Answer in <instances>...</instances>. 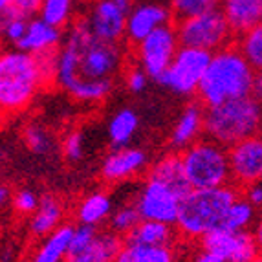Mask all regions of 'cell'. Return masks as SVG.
I'll return each mask as SVG.
<instances>
[{
	"label": "cell",
	"instance_id": "1",
	"mask_svg": "<svg viewBox=\"0 0 262 262\" xmlns=\"http://www.w3.org/2000/svg\"><path fill=\"white\" fill-rule=\"evenodd\" d=\"M121 62L119 42L97 39L79 18L57 48L55 83L75 99L99 103L112 92Z\"/></svg>",
	"mask_w": 262,
	"mask_h": 262
},
{
	"label": "cell",
	"instance_id": "2",
	"mask_svg": "<svg viewBox=\"0 0 262 262\" xmlns=\"http://www.w3.org/2000/svg\"><path fill=\"white\" fill-rule=\"evenodd\" d=\"M260 72L253 70L235 42L211 53L209 64L198 84V97L202 105L213 106L238 97L251 96L253 83Z\"/></svg>",
	"mask_w": 262,
	"mask_h": 262
},
{
	"label": "cell",
	"instance_id": "3",
	"mask_svg": "<svg viewBox=\"0 0 262 262\" xmlns=\"http://www.w3.org/2000/svg\"><path fill=\"white\" fill-rule=\"evenodd\" d=\"M241 196V189L233 184L211 189H189L180 198L174 226L189 238H202L206 233L219 229L233 202Z\"/></svg>",
	"mask_w": 262,
	"mask_h": 262
},
{
	"label": "cell",
	"instance_id": "4",
	"mask_svg": "<svg viewBox=\"0 0 262 262\" xmlns=\"http://www.w3.org/2000/svg\"><path fill=\"white\" fill-rule=\"evenodd\" d=\"M260 130V103L257 97L246 96L206 106L204 132L207 140L229 149L238 141L258 136Z\"/></svg>",
	"mask_w": 262,
	"mask_h": 262
},
{
	"label": "cell",
	"instance_id": "5",
	"mask_svg": "<svg viewBox=\"0 0 262 262\" xmlns=\"http://www.w3.org/2000/svg\"><path fill=\"white\" fill-rule=\"evenodd\" d=\"M37 57L22 50L0 52V110L18 112L35 99L44 86Z\"/></svg>",
	"mask_w": 262,
	"mask_h": 262
},
{
	"label": "cell",
	"instance_id": "6",
	"mask_svg": "<svg viewBox=\"0 0 262 262\" xmlns=\"http://www.w3.org/2000/svg\"><path fill=\"white\" fill-rule=\"evenodd\" d=\"M180 154L184 174L191 189H211L231 184L227 149L211 140H196Z\"/></svg>",
	"mask_w": 262,
	"mask_h": 262
},
{
	"label": "cell",
	"instance_id": "7",
	"mask_svg": "<svg viewBox=\"0 0 262 262\" xmlns=\"http://www.w3.org/2000/svg\"><path fill=\"white\" fill-rule=\"evenodd\" d=\"M174 30L180 46L198 48L209 53L219 52L235 40V35L227 26L220 9L180 18Z\"/></svg>",
	"mask_w": 262,
	"mask_h": 262
},
{
	"label": "cell",
	"instance_id": "8",
	"mask_svg": "<svg viewBox=\"0 0 262 262\" xmlns=\"http://www.w3.org/2000/svg\"><path fill=\"white\" fill-rule=\"evenodd\" d=\"M209 52L180 46L172 57V61H170L169 68L160 77L158 83L167 86L178 96H192V94H196L202 75L209 64Z\"/></svg>",
	"mask_w": 262,
	"mask_h": 262
},
{
	"label": "cell",
	"instance_id": "9",
	"mask_svg": "<svg viewBox=\"0 0 262 262\" xmlns=\"http://www.w3.org/2000/svg\"><path fill=\"white\" fill-rule=\"evenodd\" d=\"M200 241L204 251L213 253L222 262H260V238L248 229L227 231L219 227L206 233Z\"/></svg>",
	"mask_w": 262,
	"mask_h": 262
},
{
	"label": "cell",
	"instance_id": "10",
	"mask_svg": "<svg viewBox=\"0 0 262 262\" xmlns=\"http://www.w3.org/2000/svg\"><path fill=\"white\" fill-rule=\"evenodd\" d=\"M178 48L180 44L176 30L170 22V24L154 30L152 33H149L145 39L136 44V57H138L140 68L147 74V77L160 81Z\"/></svg>",
	"mask_w": 262,
	"mask_h": 262
},
{
	"label": "cell",
	"instance_id": "11",
	"mask_svg": "<svg viewBox=\"0 0 262 262\" xmlns=\"http://www.w3.org/2000/svg\"><path fill=\"white\" fill-rule=\"evenodd\" d=\"M229 178L231 184L244 189L257 184L262 178V141L258 136H251L227 149Z\"/></svg>",
	"mask_w": 262,
	"mask_h": 262
},
{
	"label": "cell",
	"instance_id": "12",
	"mask_svg": "<svg viewBox=\"0 0 262 262\" xmlns=\"http://www.w3.org/2000/svg\"><path fill=\"white\" fill-rule=\"evenodd\" d=\"M134 206L143 220H156V222L174 226L178 216L180 196L163 184L149 178L141 187Z\"/></svg>",
	"mask_w": 262,
	"mask_h": 262
},
{
	"label": "cell",
	"instance_id": "13",
	"mask_svg": "<svg viewBox=\"0 0 262 262\" xmlns=\"http://www.w3.org/2000/svg\"><path fill=\"white\" fill-rule=\"evenodd\" d=\"M83 20L88 30L101 40L119 42L125 37L127 11L112 0H96L90 8V13Z\"/></svg>",
	"mask_w": 262,
	"mask_h": 262
},
{
	"label": "cell",
	"instance_id": "14",
	"mask_svg": "<svg viewBox=\"0 0 262 262\" xmlns=\"http://www.w3.org/2000/svg\"><path fill=\"white\" fill-rule=\"evenodd\" d=\"M170 22H172V13L167 6L156 4V2L132 6L125 20V37L128 39V42L138 44L154 30Z\"/></svg>",
	"mask_w": 262,
	"mask_h": 262
},
{
	"label": "cell",
	"instance_id": "15",
	"mask_svg": "<svg viewBox=\"0 0 262 262\" xmlns=\"http://www.w3.org/2000/svg\"><path fill=\"white\" fill-rule=\"evenodd\" d=\"M147 167V154L141 149H132V147H119L112 150L105 158L101 165V174L106 182H121Z\"/></svg>",
	"mask_w": 262,
	"mask_h": 262
},
{
	"label": "cell",
	"instance_id": "16",
	"mask_svg": "<svg viewBox=\"0 0 262 262\" xmlns=\"http://www.w3.org/2000/svg\"><path fill=\"white\" fill-rule=\"evenodd\" d=\"M123 246V236L114 231H97L88 244L68 249L64 262H114Z\"/></svg>",
	"mask_w": 262,
	"mask_h": 262
},
{
	"label": "cell",
	"instance_id": "17",
	"mask_svg": "<svg viewBox=\"0 0 262 262\" xmlns=\"http://www.w3.org/2000/svg\"><path fill=\"white\" fill-rule=\"evenodd\" d=\"M62 40V30L44 22L40 17L28 18L26 31L22 39L15 46L17 50L31 53V55H42V53L53 52L59 48Z\"/></svg>",
	"mask_w": 262,
	"mask_h": 262
},
{
	"label": "cell",
	"instance_id": "18",
	"mask_svg": "<svg viewBox=\"0 0 262 262\" xmlns=\"http://www.w3.org/2000/svg\"><path fill=\"white\" fill-rule=\"evenodd\" d=\"M219 9L235 39L262 22V0H220Z\"/></svg>",
	"mask_w": 262,
	"mask_h": 262
},
{
	"label": "cell",
	"instance_id": "19",
	"mask_svg": "<svg viewBox=\"0 0 262 262\" xmlns=\"http://www.w3.org/2000/svg\"><path fill=\"white\" fill-rule=\"evenodd\" d=\"M149 178L156 180V182L163 184L165 187H169L170 191H174L180 198L191 189L187 184V180H185L180 154H167V156L160 158V160L150 167Z\"/></svg>",
	"mask_w": 262,
	"mask_h": 262
},
{
	"label": "cell",
	"instance_id": "20",
	"mask_svg": "<svg viewBox=\"0 0 262 262\" xmlns=\"http://www.w3.org/2000/svg\"><path fill=\"white\" fill-rule=\"evenodd\" d=\"M123 242L147 246H172V242H174V229H172L170 224L141 219L127 235L123 236Z\"/></svg>",
	"mask_w": 262,
	"mask_h": 262
},
{
	"label": "cell",
	"instance_id": "21",
	"mask_svg": "<svg viewBox=\"0 0 262 262\" xmlns=\"http://www.w3.org/2000/svg\"><path fill=\"white\" fill-rule=\"evenodd\" d=\"M202 130H204V110L198 105H189L172 128V134H170L172 147L185 149L187 145L200 138Z\"/></svg>",
	"mask_w": 262,
	"mask_h": 262
},
{
	"label": "cell",
	"instance_id": "22",
	"mask_svg": "<svg viewBox=\"0 0 262 262\" xmlns=\"http://www.w3.org/2000/svg\"><path fill=\"white\" fill-rule=\"evenodd\" d=\"M62 204L59 198L53 194H44L39 198L37 209L33 211V219H31V231L39 236H46L61 226L62 222Z\"/></svg>",
	"mask_w": 262,
	"mask_h": 262
},
{
	"label": "cell",
	"instance_id": "23",
	"mask_svg": "<svg viewBox=\"0 0 262 262\" xmlns=\"http://www.w3.org/2000/svg\"><path fill=\"white\" fill-rule=\"evenodd\" d=\"M114 262H176L172 246H147L123 242Z\"/></svg>",
	"mask_w": 262,
	"mask_h": 262
},
{
	"label": "cell",
	"instance_id": "24",
	"mask_svg": "<svg viewBox=\"0 0 262 262\" xmlns=\"http://www.w3.org/2000/svg\"><path fill=\"white\" fill-rule=\"evenodd\" d=\"M72 231H74L72 226H59L53 229L50 235H46V241L42 242L31 262H64Z\"/></svg>",
	"mask_w": 262,
	"mask_h": 262
},
{
	"label": "cell",
	"instance_id": "25",
	"mask_svg": "<svg viewBox=\"0 0 262 262\" xmlns=\"http://www.w3.org/2000/svg\"><path fill=\"white\" fill-rule=\"evenodd\" d=\"M110 213H112V200H110V196L106 192H101V191L88 194L77 207L79 222L94 227L103 224V220L108 219Z\"/></svg>",
	"mask_w": 262,
	"mask_h": 262
},
{
	"label": "cell",
	"instance_id": "26",
	"mask_svg": "<svg viewBox=\"0 0 262 262\" xmlns=\"http://www.w3.org/2000/svg\"><path fill=\"white\" fill-rule=\"evenodd\" d=\"M140 127L138 114L130 108H121L112 116L108 123V138L116 149L127 147Z\"/></svg>",
	"mask_w": 262,
	"mask_h": 262
},
{
	"label": "cell",
	"instance_id": "27",
	"mask_svg": "<svg viewBox=\"0 0 262 262\" xmlns=\"http://www.w3.org/2000/svg\"><path fill=\"white\" fill-rule=\"evenodd\" d=\"M253 219L255 206H251L244 196H238L226 211V216H224L220 227L227 229V231H242V229H248L251 226Z\"/></svg>",
	"mask_w": 262,
	"mask_h": 262
},
{
	"label": "cell",
	"instance_id": "28",
	"mask_svg": "<svg viewBox=\"0 0 262 262\" xmlns=\"http://www.w3.org/2000/svg\"><path fill=\"white\" fill-rule=\"evenodd\" d=\"M75 8V0H42L39 9V17L52 26L62 28L72 20V13Z\"/></svg>",
	"mask_w": 262,
	"mask_h": 262
},
{
	"label": "cell",
	"instance_id": "29",
	"mask_svg": "<svg viewBox=\"0 0 262 262\" xmlns=\"http://www.w3.org/2000/svg\"><path fill=\"white\" fill-rule=\"evenodd\" d=\"M246 61L253 70L260 72L262 66V28H251L249 31L238 35V44H235Z\"/></svg>",
	"mask_w": 262,
	"mask_h": 262
},
{
	"label": "cell",
	"instance_id": "30",
	"mask_svg": "<svg viewBox=\"0 0 262 262\" xmlns=\"http://www.w3.org/2000/svg\"><path fill=\"white\" fill-rule=\"evenodd\" d=\"M220 0H170V13L176 17V20L192 15H200L211 11V9H219Z\"/></svg>",
	"mask_w": 262,
	"mask_h": 262
},
{
	"label": "cell",
	"instance_id": "31",
	"mask_svg": "<svg viewBox=\"0 0 262 262\" xmlns=\"http://www.w3.org/2000/svg\"><path fill=\"white\" fill-rule=\"evenodd\" d=\"M140 220H141V216H140V213H138V209H136L134 204H130V206H121L114 211V214L110 216V231H114L119 236H125Z\"/></svg>",
	"mask_w": 262,
	"mask_h": 262
},
{
	"label": "cell",
	"instance_id": "32",
	"mask_svg": "<svg viewBox=\"0 0 262 262\" xmlns=\"http://www.w3.org/2000/svg\"><path fill=\"white\" fill-rule=\"evenodd\" d=\"M24 140H26L28 149L33 154H50L53 150V138L52 134L46 132V128L39 127V125H30L24 132Z\"/></svg>",
	"mask_w": 262,
	"mask_h": 262
},
{
	"label": "cell",
	"instance_id": "33",
	"mask_svg": "<svg viewBox=\"0 0 262 262\" xmlns=\"http://www.w3.org/2000/svg\"><path fill=\"white\" fill-rule=\"evenodd\" d=\"M62 152L70 160H81L83 156V134L81 132H70L62 141Z\"/></svg>",
	"mask_w": 262,
	"mask_h": 262
},
{
	"label": "cell",
	"instance_id": "34",
	"mask_svg": "<svg viewBox=\"0 0 262 262\" xmlns=\"http://www.w3.org/2000/svg\"><path fill=\"white\" fill-rule=\"evenodd\" d=\"M37 204H39V198H37L35 192L30 191V189H22L17 196H15V209L24 214L33 213V211L37 209Z\"/></svg>",
	"mask_w": 262,
	"mask_h": 262
},
{
	"label": "cell",
	"instance_id": "35",
	"mask_svg": "<svg viewBox=\"0 0 262 262\" xmlns=\"http://www.w3.org/2000/svg\"><path fill=\"white\" fill-rule=\"evenodd\" d=\"M147 83H149V77L141 68H134L127 74V86L130 92L141 94L147 88Z\"/></svg>",
	"mask_w": 262,
	"mask_h": 262
},
{
	"label": "cell",
	"instance_id": "36",
	"mask_svg": "<svg viewBox=\"0 0 262 262\" xmlns=\"http://www.w3.org/2000/svg\"><path fill=\"white\" fill-rule=\"evenodd\" d=\"M9 4L17 9L22 17L26 18H33L39 15V9L42 0H9Z\"/></svg>",
	"mask_w": 262,
	"mask_h": 262
},
{
	"label": "cell",
	"instance_id": "37",
	"mask_svg": "<svg viewBox=\"0 0 262 262\" xmlns=\"http://www.w3.org/2000/svg\"><path fill=\"white\" fill-rule=\"evenodd\" d=\"M246 191V200L251 204V206L258 207L262 204V189H260V182H257V184H251L248 185V187H244Z\"/></svg>",
	"mask_w": 262,
	"mask_h": 262
},
{
	"label": "cell",
	"instance_id": "38",
	"mask_svg": "<svg viewBox=\"0 0 262 262\" xmlns=\"http://www.w3.org/2000/svg\"><path fill=\"white\" fill-rule=\"evenodd\" d=\"M192 262H222V260H220L219 257H214L213 253H209V251H204V249H202Z\"/></svg>",
	"mask_w": 262,
	"mask_h": 262
},
{
	"label": "cell",
	"instance_id": "39",
	"mask_svg": "<svg viewBox=\"0 0 262 262\" xmlns=\"http://www.w3.org/2000/svg\"><path fill=\"white\" fill-rule=\"evenodd\" d=\"M112 2H116V4H118L121 9H125L127 13H128V9L132 8V0H112Z\"/></svg>",
	"mask_w": 262,
	"mask_h": 262
},
{
	"label": "cell",
	"instance_id": "40",
	"mask_svg": "<svg viewBox=\"0 0 262 262\" xmlns=\"http://www.w3.org/2000/svg\"><path fill=\"white\" fill-rule=\"evenodd\" d=\"M8 196H9V191L6 187H2V185H0V206H4L6 200H8Z\"/></svg>",
	"mask_w": 262,
	"mask_h": 262
},
{
	"label": "cell",
	"instance_id": "41",
	"mask_svg": "<svg viewBox=\"0 0 262 262\" xmlns=\"http://www.w3.org/2000/svg\"><path fill=\"white\" fill-rule=\"evenodd\" d=\"M8 2H9V0H0V11H2V8H4Z\"/></svg>",
	"mask_w": 262,
	"mask_h": 262
}]
</instances>
